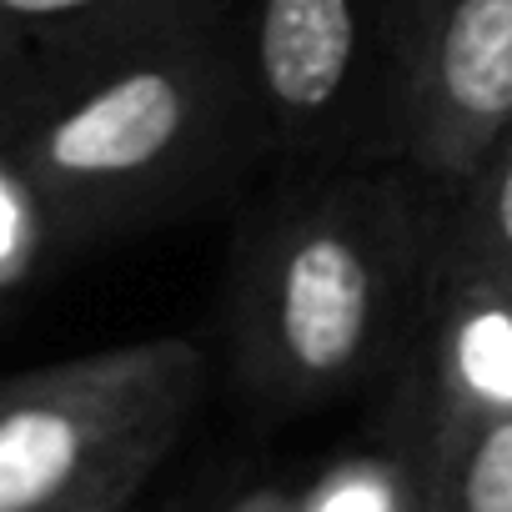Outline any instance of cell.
<instances>
[{
    "mask_svg": "<svg viewBox=\"0 0 512 512\" xmlns=\"http://www.w3.org/2000/svg\"><path fill=\"white\" fill-rule=\"evenodd\" d=\"M442 262L512 282V121L442 201Z\"/></svg>",
    "mask_w": 512,
    "mask_h": 512,
    "instance_id": "obj_9",
    "label": "cell"
},
{
    "mask_svg": "<svg viewBox=\"0 0 512 512\" xmlns=\"http://www.w3.org/2000/svg\"><path fill=\"white\" fill-rule=\"evenodd\" d=\"M136 497H111V502H96V507H81V512H126Z\"/></svg>",
    "mask_w": 512,
    "mask_h": 512,
    "instance_id": "obj_12",
    "label": "cell"
},
{
    "mask_svg": "<svg viewBox=\"0 0 512 512\" xmlns=\"http://www.w3.org/2000/svg\"><path fill=\"white\" fill-rule=\"evenodd\" d=\"M512 121V0H397V161L452 191Z\"/></svg>",
    "mask_w": 512,
    "mask_h": 512,
    "instance_id": "obj_5",
    "label": "cell"
},
{
    "mask_svg": "<svg viewBox=\"0 0 512 512\" xmlns=\"http://www.w3.org/2000/svg\"><path fill=\"white\" fill-rule=\"evenodd\" d=\"M236 51L262 146L297 176L397 161V0H246Z\"/></svg>",
    "mask_w": 512,
    "mask_h": 512,
    "instance_id": "obj_4",
    "label": "cell"
},
{
    "mask_svg": "<svg viewBox=\"0 0 512 512\" xmlns=\"http://www.w3.org/2000/svg\"><path fill=\"white\" fill-rule=\"evenodd\" d=\"M297 492V512H427V427L327 457Z\"/></svg>",
    "mask_w": 512,
    "mask_h": 512,
    "instance_id": "obj_8",
    "label": "cell"
},
{
    "mask_svg": "<svg viewBox=\"0 0 512 512\" xmlns=\"http://www.w3.org/2000/svg\"><path fill=\"white\" fill-rule=\"evenodd\" d=\"M427 512H512V417L427 432Z\"/></svg>",
    "mask_w": 512,
    "mask_h": 512,
    "instance_id": "obj_10",
    "label": "cell"
},
{
    "mask_svg": "<svg viewBox=\"0 0 512 512\" xmlns=\"http://www.w3.org/2000/svg\"><path fill=\"white\" fill-rule=\"evenodd\" d=\"M186 337L96 347L0 377V512H81L136 497L201 402Z\"/></svg>",
    "mask_w": 512,
    "mask_h": 512,
    "instance_id": "obj_3",
    "label": "cell"
},
{
    "mask_svg": "<svg viewBox=\"0 0 512 512\" xmlns=\"http://www.w3.org/2000/svg\"><path fill=\"white\" fill-rule=\"evenodd\" d=\"M256 126L226 11L161 31L36 106L0 156L66 231L166 216L216 191Z\"/></svg>",
    "mask_w": 512,
    "mask_h": 512,
    "instance_id": "obj_2",
    "label": "cell"
},
{
    "mask_svg": "<svg viewBox=\"0 0 512 512\" xmlns=\"http://www.w3.org/2000/svg\"><path fill=\"white\" fill-rule=\"evenodd\" d=\"M422 427L512 417V282L442 262L407 367Z\"/></svg>",
    "mask_w": 512,
    "mask_h": 512,
    "instance_id": "obj_7",
    "label": "cell"
},
{
    "mask_svg": "<svg viewBox=\"0 0 512 512\" xmlns=\"http://www.w3.org/2000/svg\"><path fill=\"white\" fill-rule=\"evenodd\" d=\"M221 512H297V492L292 482H246Z\"/></svg>",
    "mask_w": 512,
    "mask_h": 512,
    "instance_id": "obj_11",
    "label": "cell"
},
{
    "mask_svg": "<svg viewBox=\"0 0 512 512\" xmlns=\"http://www.w3.org/2000/svg\"><path fill=\"white\" fill-rule=\"evenodd\" d=\"M447 191L402 161L297 176L236 246L226 352L241 397L302 417L407 377Z\"/></svg>",
    "mask_w": 512,
    "mask_h": 512,
    "instance_id": "obj_1",
    "label": "cell"
},
{
    "mask_svg": "<svg viewBox=\"0 0 512 512\" xmlns=\"http://www.w3.org/2000/svg\"><path fill=\"white\" fill-rule=\"evenodd\" d=\"M221 0H0V141L36 106Z\"/></svg>",
    "mask_w": 512,
    "mask_h": 512,
    "instance_id": "obj_6",
    "label": "cell"
}]
</instances>
